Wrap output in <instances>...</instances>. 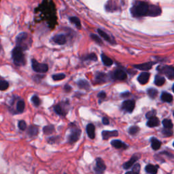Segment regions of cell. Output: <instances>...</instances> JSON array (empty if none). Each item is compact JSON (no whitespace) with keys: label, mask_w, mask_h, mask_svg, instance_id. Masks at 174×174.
Segmentation results:
<instances>
[{"label":"cell","mask_w":174,"mask_h":174,"mask_svg":"<svg viewBox=\"0 0 174 174\" xmlns=\"http://www.w3.org/2000/svg\"><path fill=\"white\" fill-rule=\"evenodd\" d=\"M150 5L144 1H137L131 9V12L135 17H142L149 15Z\"/></svg>","instance_id":"obj_1"},{"label":"cell","mask_w":174,"mask_h":174,"mask_svg":"<svg viewBox=\"0 0 174 174\" xmlns=\"http://www.w3.org/2000/svg\"><path fill=\"white\" fill-rule=\"evenodd\" d=\"M12 58L14 64L17 65H23L25 63V56L23 54V49L21 46H18L13 49L12 51Z\"/></svg>","instance_id":"obj_2"},{"label":"cell","mask_w":174,"mask_h":174,"mask_svg":"<svg viewBox=\"0 0 174 174\" xmlns=\"http://www.w3.org/2000/svg\"><path fill=\"white\" fill-rule=\"evenodd\" d=\"M31 64L33 69L38 73H46L48 70V65L45 63H40L35 59H32Z\"/></svg>","instance_id":"obj_3"},{"label":"cell","mask_w":174,"mask_h":174,"mask_svg":"<svg viewBox=\"0 0 174 174\" xmlns=\"http://www.w3.org/2000/svg\"><path fill=\"white\" fill-rule=\"evenodd\" d=\"M160 72L164 74L169 79H174V67L160 66L157 69Z\"/></svg>","instance_id":"obj_4"},{"label":"cell","mask_w":174,"mask_h":174,"mask_svg":"<svg viewBox=\"0 0 174 174\" xmlns=\"http://www.w3.org/2000/svg\"><path fill=\"white\" fill-rule=\"evenodd\" d=\"M81 135V131L78 129H74L71 131V133L68 136V142L69 143H74L76 142L80 138Z\"/></svg>","instance_id":"obj_5"},{"label":"cell","mask_w":174,"mask_h":174,"mask_svg":"<svg viewBox=\"0 0 174 174\" xmlns=\"http://www.w3.org/2000/svg\"><path fill=\"white\" fill-rule=\"evenodd\" d=\"M106 167L104 164V162L101 158H97L96 159V167H95V171L96 173H101L105 170Z\"/></svg>","instance_id":"obj_6"},{"label":"cell","mask_w":174,"mask_h":174,"mask_svg":"<svg viewBox=\"0 0 174 174\" xmlns=\"http://www.w3.org/2000/svg\"><path fill=\"white\" fill-rule=\"evenodd\" d=\"M122 108L126 112H132L135 108V101L133 100H126L124 101L122 105Z\"/></svg>","instance_id":"obj_7"},{"label":"cell","mask_w":174,"mask_h":174,"mask_svg":"<svg viewBox=\"0 0 174 174\" xmlns=\"http://www.w3.org/2000/svg\"><path fill=\"white\" fill-rule=\"evenodd\" d=\"M113 78L116 80H124L126 78V74L123 70L122 69H116V71L113 73Z\"/></svg>","instance_id":"obj_8"},{"label":"cell","mask_w":174,"mask_h":174,"mask_svg":"<svg viewBox=\"0 0 174 174\" xmlns=\"http://www.w3.org/2000/svg\"><path fill=\"white\" fill-rule=\"evenodd\" d=\"M53 40L56 43V44H58L59 45H63L66 44L67 42L66 36L63 34L56 35L53 38Z\"/></svg>","instance_id":"obj_9"},{"label":"cell","mask_w":174,"mask_h":174,"mask_svg":"<svg viewBox=\"0 0 174 174\" xmlns=\"http://www.w3.org/2000/svg\"><path fill=\"white\" fill-rule=\"evenodd\" d=\"M28 38V34L25 32H22L19 33V35L17 36L16 38V42L18 44H19V46H22V45L25 41Z\"/></svg>","instance_id":"obj_10"},{"label":"cell","mask_w":174,"mask_h":174,"mask_svg":"<svg viewBox=\"0 0 174 174\" xmlns=\"http://www.w3.org/2000/svg\"><path fill=\"white\" fill-rule=\"evenodd\" d=\"M161 14V10L157 6L150 5V12H149V15L150 17H157Z\"/></svg>","instance_id":"obj_11"},{"label":"cell","mask_w":174,"mask_h":174,"mask_svg":"<svg viewBox=\"0 0 174 174\" xmlns=\"http://www.w3.org/2000/svg\"><path fill=\"white\" fill-rule=\"evenodd\" d=\"M118 133L117 131H103L102 132V137L103 139H108L110 137H117Z\"/></svg>","instance_id":"obj_12"},{"label":"cell","mask_w":174,"mask_h":174,"mask_svg":"<svg viewBox=\"0 0 174 174\" xmlns=\"http://www.w3.org/2000/svg\"><path fill=\"white\" fill-rule=\"evenodd\" d=\"M152 65H154V63L148 62V63H142V64H139V65H135L134 67H135V68L140 69V70H143V71H148V70L152 68Z\"/></svg>","instance_id":"obj_13"},{"label":"cell","mask_w":174,"mask_h":174,"mask_svg":"<svg viewBox=\"0 0 174 174\" xmlns=\"http://www.w3.org/2000/svg\"><path fill=\"white\" fill-rule=\"evenodd\" d=\"M149 78H150V74L148 72H143L138 76V80L139 82L142 84H145L148 82Z\"/></svg>","instance_id":"obj_14"},{"label":"cell","mask_w":174,"mask_h":174,"mask_svg":"<svg viewBox=\"0 0 174 174\" xmlns=\"http://www.w3.org/2000/svg\"><path fill=\"white\" fill-rule=\"evenodd\" d=\"M95 127L92 124L90 123L87 126V132L89 136L91 139H94L95 137Z\"/></svg>","instance_id":"obj_15"},{"label":"cell","mask_w":174,"mask_h":174,"mask_svg":"<svg viewBox=\"0 0 174 174\" xmlns=\"http://www.w3.org/2000/svg\"><path fill=\"white\" fill-rule=\"evenodd\" d=\"M160 124L159 118H157L155 116L151 117V118H149V121L147 123V125H148L149 127H155V126H159Z\"/></svg>","instance_id":"obj_16"},{"label":"cell","mask_w":174,"mask_h":174,"mask_svg":"<svg viewBox=\"0 0 174 174\" xmlns=\"http://www.w3.org/2000/svg\"><path fill=\"white\" fill-rule=\"evenodd\" d=\"M137 159H138V158L137 157V156H133V157L131 158V159L129 160V161L126 162L123 165V168L125 169H129L131 167L133 166V165L136 162V160Z\"/></svg>","instance_id":"obj_17"},{"label":"cell","mask_w":174,"mask_h":174,"mask_svg":"<svg viewBox=\"0 0 174 174\" xmlns=\"http://www.w3.org/2000/svg\"><path fill=\"white\" fill-rule=\"evenodd\" d=\"M111 144L113 147L116 148H126V145L125 144L123 143V142H121V140H113L111 142Z\"/></svg>","instance_id":"obj_18"},{"label":"cell","mask_w":174,"mask_h":174,"mask_svg":"<svg viewBox=\"0 0 174 174\" xmlns=\"http://www.w3.org/2000/svg\"><path fill=\"white\" fill-rule=\"evenodd\" d=\"M95 80L97 82H105L107 80V75L104 73H97L95 76Z\"/></svg>","instance_id":"obj_19"},{"label":"cell","mask_w":174,"mask_h":174,"mask_svg":"<svg viewBox=\"0 0 174 174\" xmlns=\"http://www.w3.org/2000/svg\"><path fill=\"white\" fill-rule=\"evenodd\" d=\"M78 85L80 89L89 90L90 89V84L86 80H80L78 81Z\"/></svg>","instance_id":"obj_20"},{"label":"cell","mask_w":174,"mask_h":174,"mask_svg":"<svg viewBox=\"0 0 174 174\" xmlns=\"http://www.w3.org/2000/svg\"><path fill=\"white\" fill-rule=\"evenodd\" d=\"M161 99L162 101H165V102L170 103L173 101V96L171 94L167 93L166 92H162L161 95Z\"/></svg>","instance_id":"obj_21"},{"label":"cell","mask_w":174,"mask_h":174,"mask_svg":"<svg viewBox=\"0 0 174 174\" xmlns=\"http://www.w3.org/2000/svg\"><path fill=\"white\" fill-rule=\"evenodd\" d=\"M151 146H152V148L153 150H157L158 149L160 148V142L159 140H158L155 137H152L151 139Z\"/></svg>","instance_id":"obj_22"},{"label":"cell","mask_w":174,"mask_h":174,"mask_svg":"<svg viewBox=\"0 0 174 174\" xmlns=\"http://www.w3.org/2000/svg\"><path fill=\"white\" fill-rule=\"evenodd\" d=\"M101 60H102L103 64L106 65V66H110V65L113 64V61L108 56L105 55L104 54L101 55Z\"/></svg>","instance_id":"obj_23"},{"label":"cell","mask_w":174,"mask_h":174,"mask_svg":"<svg viewBox=\"0 0 174 174\" xmlns=\"http://www.w3.org/2000/svg\"><path fill=\"white\" fill-rule=\"evenodd\" d=\"M27 133L30 136H35V135L38 133V126H34V125L30 126L28 129Z\"/></svg>","instance_id":"obj_24"},{"label":"cell","mask_w":174,"mask_h":174,"mask_svg":"<svg viewBox=\"0 0 174 174\" xmlns=\"http://www.w3.org/2000/svg\"><path fill=\"white\" fill-rule=\"evenodd\" d=\"M165 82V79L164 77L161 76H156L155 80V83L156 85L160 87V86L164 84Z\"/></svg>","instance_id":"obj_25"},{"label":"cell","mask_w":174,"mask_h":174,"mask_svg":"<svg viewBox=\"0 0 174 174\" xmlns=\"http://www.w3.org/2000/svg\"><path fill=\"white\" fill-rule=\"evenodd\" d=\"M105 9L108 11H110V12H113V11L116 10L117 6H116V4H114V2L110 1L108 2L107 5L105 6Z\"/></svg>","instance_id":"obj_26"},{"label":"cell","mask_w":174,"mask_h":174,"mask_svg":"<svg viewBox=\"0 0 174 174\" xmlns=\"http://www.w3.org/2000/svg\"><path fill=\"white\" fill-rule=\"evenodd\" d=\"M55 131V126L53 125H48L44 126L43 129V131L45 135H51Z\"/></svg>","instance_id":"obj_27"},{"label":"cell","mask_w":174,"mask_h":174,"mask_svg":"<svg viewBox=\"0 0 174 174\" xmlns=\"http://www.w3.org/2000/svg\"><path fill=\"white\" fill-rule=\"evenodd\" d=\"M146 172H148L149 173H152V174H155L157 173V167L152 165H148L146 167Z\"/></svg>","instance_id":"obj_28"},{"label":"cell","mask_w":174,"mask_h":174,"mask_svg":"<svg viewBox=\"0 0 174 174\" xmlns=\"http://www.w3.org/2000/svg\"><path fill=\"white\" fill-rule=\"evenodd\" d=\"M97 32L99 33V35H100L101 38H103V39L105 40L106 41L109 42H110V43H112V42L111 38H110V36L108 35L107 34V33H106L105 32H104V31H102V30H101V29H97Z\"/></svg>","instance_id":"obj_29"},{"label":"cell","mask_w":174,"mask_h":174,"mask_svg":"<svg viewBox=\"0 0 174 174\" xmlns=\"http://www.w3.org/2000/svg\"><path fill=\"white\" fill-rule=\"evenodd\" d=\"M25 102L23 100H19V101H18L17 105V110L18 112L19 113L23 112L25 110Z\"/></svg>","instance_id":"obj_30"},{"label":"cell","mask_w":174,"mask_h":174,"mask_svg":"<svg viewBox=\"0 0 174 174\" xmlns=\"http://www.w3.org/2000/svg\"><path fill=\"white\" fill-rule=\"evenodd\" d=\"M69 21H70V22H71V23L75 25L78 28H80L81 27V22H80V19H79L78 17H72L69 19Z\"/></svg>","instance_id":"obj_31"},{"label":"cell","mask_w":174,"mask_h":174,"mask_svg":"<svg viewBox=\"0 0 174 174\" xmlns=\"http://www.w3.org/2000/svg\"><path fill=\"white\" fill-rule=\"evenodd\" d=\"M162 125H163L165 129H171L173 128V123L171 120L169 119H165L162 121Z\"/></svg>","instance_id":"obj_32"},{"label":"cell","mask_w":174,"mask_h":174,"mask_svg":"<svg viewBox=\"0 0 174 174\" xmlns=\"http://www.w3.org/2000/svg\"><path fill=\"white\" fill-rule=\"evenodd\" d=\"M9 87V83L6 80L0 81V91H6Z\"/></svg>","instance_id":"obj_33"},{"label":"cell","mask_w":174,"mask_h":174,"mask_svg":"<svg viewBox=\"0 0 174 174\" xmlns=\"http://www.w3.org/2000/svg\"><path fill=\"white\" fill-rule=\"evenodd\" d=\"M52 78H53V80L58 81V80H63V79H65V75L64 74H54V75L52 76Z\"/></svg>","instance_id":"obj_34"},{"label":"cell","mask_w":174,"mask_h":174,"mask_svg":"<svg viewBox=\"0 0 174 174\" xmlns=\"http://www.w3.org/2000/svg\"><path fill=\"white\" fill-rule=\"evenodd\" d=\"M147 92H148V95L150 96L151 98L155 99L157 95L158 91L155 89H149L148 90V91H147Z\"/></svg>","instance_id":"obj_35"},{"label":"cell","mask_w":174,"mask_h":174,"mask_svg":"<svg viewBox=\"0 0 174 174\" xmlns=\"http://www.w3.org/2000/svg\"><path fill=\"white\" fill-rule=\"evenodd\" d=\"M31 101H32L33 104H34L36 107H38L40 105V98L38 97L37 95H33L31 99Z\"/></svg>","instance_id":"obj_36"},{"label":"cell","mask_w":174,"mask_h":174,"mask_svg":"<svg viewBox=\"0 0 174 174\" xmlns=\"http://www.w3.org/2000/svg\"><path fill=\"white\" fill-rule=\"evenodd\" d=\"M84 60L87 61V60H91V61H96L97 60V56L95 55V54L94 53H92V54H90V55H88L87 56H85L84 57Z\"/></svg>","instance_id":"obj_37"},{"label":"cell","mask_w":174,"mask_h":174,"mask_svg":"<svg viewBox=\"0 0 174 174\" xmlns=\"http://www.w3.org/2000/svg\"><path fill=\"white\" fill-rule=\"evenodd\" d=\"M91 38H92V40H94L95 42L97 43V44H102V43H103L102 42V40H101V38H99L98 35H97L95 34H91Z\"/></svg>","instance_id":"obj_38"},{"label":"cell","mask_w":174,"mask_h":174,"mask_svg":"<svg viewBox=\"0 0 174 174\" xmlns=\"http://www.w3.org/2000/svg\"><path fill=\"white\" fill-rule=\"evenodd\" d=\"M54 110H55V112L58 115H63V114L62 108L59 105H56L55 107L54 108Z\"/></svg>","instance_id":"obj_39"},{"label":"cell","mask_w":174,"mask_h":174,"mask_svg":"<svg viewBox=\"0 0 174 174\" xmlns=\"http://www.w3.org/2000/svg\"><path fill=\"white\" fill-rule=\"evenodd\" d=\"M19 128L21 129V131H25V129L27 127V125H26V123L24 121H21L19 122Z\"/></svg>","instance_id":"obj_40"},{"label":"cell","mask_w":174,"mask_h":174,"mask_svg":"<svg viewBox=\"0 0 174 174\" xmlns=\"http://www.w3.org/2000/svg\"><path fill=\"white\" fill-rule=\"evenodd\" d=\"M140 171V165L138 163H136L133 166L132 169V173H138Z\"/></svg>","instance_id":"obj_41"},{"label":"cell","mask_w":174,"mask_h":174,"mask_svg":"<svg viewBox=\"0 0 174 174\" xmlns=\"http://www.w3.org/2000/svg\"><path fill=\"white\" fill-rule=\"evenodd\" d=\"M138 131H139V128L137 127V126H131V127L129 129V133L131 135H135V133H137V132H138Z\"/></svg>","instance_id":"obj_42"},{"label":"cell","mask_w":174,"mask_h":174,"mask_svg":"<svg viewBox=\"0 0 174 174\" xmlns=\"http://www.w3.org/2000/svg\"><path fill=\"white\" fill-rule=\"evenodd\" d=\"M162 133H163V134L165 135L166 136H171V135L173 134V132L171 131V129H165L162 131Z\"/></svg>","instance_id":"obj_43"},{"label":"cell","mask_w":174,"mask_h":174,"mask_svg":"<svg viewBox=\"0 0 174 174\" xmlns=\"http://www.w3.org/2000/svg\"><path fill=\"white\" fill-rule=\"evenodd\" d=\"M155 114H156L155 110H152V111H150V112H149L147 113V114H146V117L148 118H151V117L155 116Z\"/></svg>","instance_id":"obj_44"},{"label":"cell","mask_w":174,"mask_h":174,"mask_svg":"<svg viewBox=\"0 0 174 174\" xmlns=\"http://www.w3.org/2000/svg\"><path fill=\"white\" fill-rule=\"evenodd\" d=\"M97 97L99 99H104L106 97V94L105 92L101 91L97 95Z\"/></svg>","instance_id":"obj_45"},{"label":"cell","mask_w":174,"mask_h":174,"mask_svg":"<svg viewBox=\"0 0 174 174\" xmlns=\"http://www.w3.org/2000/svg\"><path fill=\"white\" fill-rule=\"evenodd\" d=\"M102 123H103V125H109L110 121H109V120H108L107 118L104 117V118H103V119H102Z\"/></svg>","instance_id":"obj_46"},{"label":"cell","mask_w":174,"mask_h":174,"mask_svg":"<svg viewBox=\"0 0 174 174\" xmlns=\"http://www.w3.org/2000/svg\"><path fill=\"white\" fill-rule=\"evenodd\" d=\"M64 90L66 92H69V91H71V87H70L69 85H65V87H64Z\"/></svg>","instance_id":"obj_47"},{"label":"cell","mask_w":174,"mask_h":174,"mask_svg":"<svg viewBox=\"0 0 174 174\" xmlns=\"http://www.w3.org/2000/svg\"><path fill=\"white\" fill-rule=\"evenodd\" d=\"M1 45H0V52H1Z\"/></svg>","instance_id":"obj_48"},{"label":"cell","mask_w":174,"mask_h":174,"mask_svg":"<svg viewBox=\"0 0 174 174\" xmlns=\"http://www.w3.org/2000/svg\"><path fill=\"white\" fill-rule=\"evenodd\" d=\"M173 91L174 92V84H173Z\"/></svg>","instance_id":"obj_49"},{"label":"cell","mask_w":174,"mask_h":174,"mask_svg":"<svg viewBox=\"0 0 174 174\" xmlns=\"http://www.w3.org/2000/svg\"><path fill=\"white\" fill-rule=\"evenodd\" d=\"M173 146H174V143H173Z\"/></svg>","instance_id":"obj_50"}]
</instances>
